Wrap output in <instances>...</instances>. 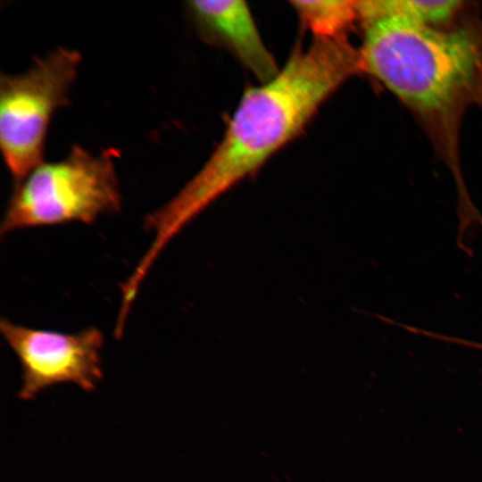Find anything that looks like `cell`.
Masks as SVG:
<instances>
[{
  "label": "cell",
  "instance_id": "obj_1",
  "mask_svg": "<svg viewBox=\"0 0 482 482\" xmlns=\"http://www.w3.org/2000/svg\"><path fill=\"white\" fill-rule=\"evenodd\" d=\"M358 71L359 52L345 38H314L306 49L295 50L272 79L248 88L201 169L145 216L154 244L167 246L212 202L259 170Z\"/></svg>",
  "mask_w": 482,
  "mask_h": 482
},
{
  "label": "cell",
  "instance_id": "obj_6",
  "mask_svg": "<svg viewBox=\"0 0 482 482\" xmlns=\"http://www.w3.org/2000/svg\"><path fill=\"white\" fill-rule=\"evenodd\" d=\"M187 9L200 33L230 51L261 83L279 71L244 1H189Z\"/></svg>",
  "mask_w": 482,
  "mask_h": 482
},
{
  "label": "cell",
  "instance_id": "obj_8",
  "mask_svg": "<svg viewBox=\"0 0 482 482\" xmlns=\"http://www.w3.org/2000/svg\"><path fill=\"white\" fill-rule=\"evenodd\" d=\"M301 21L314 38H344L345 32L358 19L357 1H291Z\"/></svg>",
  "mask_w": 482,
  "mask_h": 482
},
{
  "label": "cell",
  "instance_id": "obj_7",
  "mask_svg": "<svg viewBox=\"0 0 482 482\" xmlns=\"http://www.w3.org/2000/svg\"><path fill=\"white\" fill-rule=\"evenodd\" d=\"M461 1L371 0L357 1L358 17L387 15L442 29L463 10Z\"/></svg>",
  "mask_w": 482,
  "mask_h": 482
},
{
  "label": "cell",
  "instance_id": "obj_9",
  "mask_svg": "<svg viewBox=\"0 0 482 482\" xmlns=\"http://www.w3.org/2000/svg\"><path fill=\"white\" fill-rule=\"evenodd\" d=\"M450 341L453 345L468 347V348H471V349H475V350L482 352V342H477V341L465 339L461 337H452Z\"/></svg>",
  "mask_w": 482,
  "mask_h": 482
},
{
  "label": "cell",
  "instance_id": "obj_3",
  "mask_svg": "<svg viewBox=\"0 0 482 482\" xmlns=\"http://www.w3.org/2000/svg\"><path fill=\"white\" fill-rule=\"evenodd\" d=\"M116 150L93 154L75 145L56 162H43L15 183L0 237L18 230L82 223L119 212L122 196Z\"/></svg>",
  "mask_w": 482,
  "mask_h": 482
},
{
  "label": "cell",
  "instance_id": "obj_4",
  "mask_svg": "<svg viewBox=\"0 0 482 482\" xmlns=\"http://www.w3.org/2000/svg\"><path fill=\"white\" fill-rule=\"evenodd\" d=\"M80 62L79 51L58 46L21 73L1 74L0 147L15 183L44 162L50 122L67 106Z\"/></svg>",
  "mask_w": 482,
  "mask_h": 482
},
{
  "label": "cell",
  "instance_id": "obj_10",
  "mask_svg": "<svg viewBox=\"0 0 482 482\" xmlns=\"http://www.w3.org/2000/svg\"><path fill=\"white\" fill-rule=\"evenodd\" d=\"M479 90V94L482 95V76H481V79H480V82H479V86H478V91Z\"/></svg>",
  "mask_w": 482,
  "mask_h": 482
},
{
  "label": "cell",
  "instance_id": "obj_2",
  "mask_svg": "<svg viewBox=\"0 0 482 482\" xmlns=\"http://www.w3.org/2000/svg\"><path fill=\"white\" fill-rule=\"evenodd\" d=\"M361 71L412 110L445 114L482 76V37L475 29H436L387 15L361 16Z\"/></svg>",
  "mask_w": 482,
  "mask_h": 482
},
{
  "label": "cell",
  "instance_id": "obj_5",
  "mask_svg": "<svg viewBox=\"0 0 482 482\" xmlns=\"http://www.w3.org/2000/svg\"><path fill=\"white\" fill-rule=\"evenodd\" d=\"M0 332L21 365L18 396L21 400H32L61 384L92 392L103 379L104 336L96 327L68 333L27 327L3 318Z\"/></svg>",
  "mask_w": 482,
  "mask_h": 482
}]
</instances>
